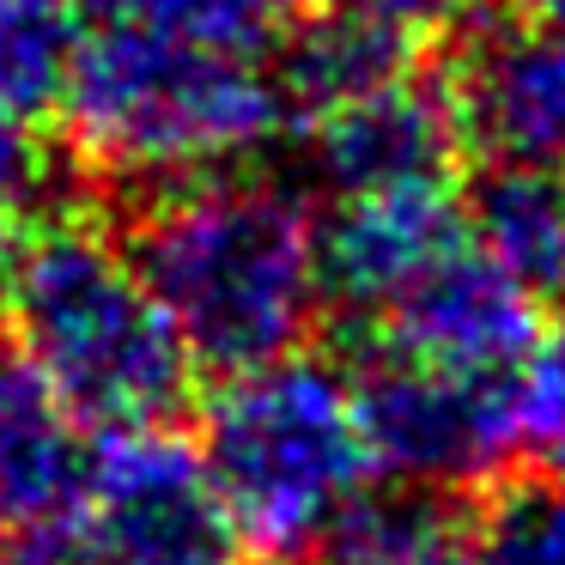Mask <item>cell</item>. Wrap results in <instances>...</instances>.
I'll return each instance as SVG.
<instances>
[{
	"instance_id": "9c48e42d",
	"label": "cell",
	"mask_w": 565,
	"mask_h": 565,
	"mask_svg": "<svg viewBox=\"0 0 565 565\" xmlns=\"http://www.w3.org/2000/svg\"><path fill=\"white\" fill-rule=\"evenodd\" d=\"M468 147L492 164H565V25H480L450 79Z\"/></svg>"
},
{
	"instance_id": "8992f818",
	"label": "cell",
	"mask_w": 565,
	"mask_h": 565,
	"mask_svg": "<svg viewBox=\"0 0 565 565\" xmlns=\"http://www.w3.org/2000/svg\"><path fill=\"white\" fill-rule=\"evenodd\" d=\"M347 383H353V414L371 468L390 475L395 487L462 492L492 480L516 450L511 377L426 365L402 347L371 341Z\"/></svg>"
},
{
	"instance_id": "277c9868",
	"label": "cell",
	"mask_w": 565,
	"mask_h": 565,
	"mask_svg": "<svg viewBox=\"0 0 565 565\" xmlns=\"http://www.w3.org/2000/svg\"><path fill=\"white\" fill-rule=\"evenodd\" d=\"M201 462L244 547L274 559L329 541L347 504L377 475L353 414V383L305 353L220 383L201 419Z\"/></svg>"
},
{
	"instance_id": "30bf717a",
	"label": "cell",
	"mask_w": 565,
	"mask_h": 565,
	"mask_svg": "<svg viewBox=\"0 0 565 565\" xmlns=\"http://www.w3.org/2000/svg\"><path fill=\"white\" fill-rule=\"evenodd\" d=\"M383 347L426 359V365L475 371V377H511L516 359L535 341V298L475 244V232L450 249L414 292L383 317Z\"/></svg>"
},
{
	"instance_id": "ffe728a7",
	"label": "cell",
	"mask_w": 565,
	"mask_h": 565,
	"mask_svg": "<svg viewBox=\"0 0 565 565\" xmlns=\"http://www.w3.org/2000/svg\"><path fill=\"white\" fill-rule=\"evenodd\" d=\"M329 13H347V19H365V25L390 31L402 43H431L444 31H462L468 19L480 13V0H322Z\"/></svg>"
},
{
	"instance_id": "5b68a950",
	"label": "cell",
	"mask_w": 565,
	"mask_h": 565,
	"mask_svg": "<svg viewBox=\"0 0 565 565\" xmlns=\"http://www.w3.org/2000/svg\"><path fill=\"white\" fill-rule=\"evenodd\" d=\"M74 529L92 565H237L244 535L213 487L201 444L171 426L104 431L86 456Z\"/></svg>"
},
{
	"instance_id": "8fae6325",
	"label": "cell",
	"mask_w": 565,
	"mask_h": 565,
	"mask_svg": "<svg viewBox=\"0 0 565 565\" xmlns=\"http://www.w3.org/2000/svg\"><path fill=\"white\" fill-rule=\"evenodd\" d=\"M86 456L67 402L13 347V334H0V535L74 516Z\"/></svg>"
},
{
	"instance_id": "7a4b0ae2",
	"label": "cell",
	"mask_w": 565,
	"mask_h": 565,
	"mask_svg": "<svg viewBox=\"0 0 565 565\" xmlns=\"http://www.w3.org/2000/svg\"><path fill=\"white\" fill-rule=\"evenodd\" d=\"M0 322L79 426H164L189 402L195 359L135 256L92 220L43 213L0 268Z\"/></svg>"
},
{
	"instance_id": "3957f363",
	"label": "cell",
	"mask_w": 565,
	"mask_h": 565,
	"mask_svg": "<svg viewBox=\"0 0 565 565\" xmlns=\"http://www.w3.org/2000/svg\"><path fill=\"white\" fill-rule=\"evenodd\" d=\"M62 110L74 147L98 171L164 189L256 159L292 122L262 62L189 50L159 31L86 13Z\"/></svg>"
},
{
	"instance_id": "ac0fdd59",
	"label": "cell",
	"mask_w": 565,
	"mask_h": 565,
	"mask_svg": "<svg viewBox=\"0 0 565 565\" xmlns=\"http://www.w3.org/2000/svg\"><path fill=\"white\" fill-rule=\"evenodd\" d=\"M511 426L516 450L547 480H565V317L535 329L529 353L511 371Z\"/></svg>"
},
{
	"instance_id": "2e32d148",
	"label": "cell",
	"mask_w": 565,
	"mask_h": 565,
	"mask_svg": "<svg viewBox=\"0 0 565 565\" xmlns=\"http://www.w3.org/2000/svg\"><path fill=\"white\" fill-rule=\"evenodd\" d=\"M79 50V0H0V110L50 116Z\"/></svg>"
},
{
	"instance_id": "6da1fadb",
	"label": "cell",
	"mask_w": 565,
	"mask_h": 565,
	"mask_svg": "<svg viewBox=\"0 0 565 565\" xmlns=\"http://www.w3.org/2000/svg\"><path fill=\"white\" fill-rule=\"evenodd\" d=\"M128 256L189 359L220 377L298 353L322 310L317 220L262 177L171 183L135 225Z\"/></svg>"
},
{
	"instance_id": "44dd1931",
	"label": "cell",
	"mask_w": 565,
	"mask_h": 565,
	"mask_svg": "<svg viewBox=\"0 0 565 565\" xmlns=\"http://www.w3.org/2000/svg\"><path fill=\"white\" fill-rule=\"evenodd\" d=\"M0 565H92V553L79 541L74 516H62V523L13 529V535L0 541Z\"/></svg>"
},
{
	"instance_id": "d6986e66",
	"label": "cell",
	"mask_w": 565,
	"mask_h": 565,
	"mask_svg": "<svg viewBox=\"0 0 565 565\" xmlns=\"http://www.w3.org/2000/svg\"><path fill=\"white\" fill-rule=\"evenodd\" d=\"M55 201V152L31 135L25 116L0 110V268L13 256L19 232L38 225Z\"/></svg>"
},
{
	"instance_id": "ba28073f",
	"label": "cell",
	"mask_w": 565,
	"mask_h": 565,
	"mask_svg": "<svg viewBox=\"0 0 565 565\" xmlns=\"http://www.w3.org/2000/svg\"><path fill=\"white\" fill-rule=\"evenodd\" d=\"M468 237L450 189H390V195H347L317 225L322 305H341L359 322H383L419 274H431Z\"/></svg>"
},
{
	"instance_id": "4fadbf2b",
	"label": "cell",
	"mask_w": 565,
	"mask_h": 565,
	"mask_svg": "<svg viewBox=\"0 0 565 565\" xmlns=\"http://www.w3.org/2000/svg\"><path fill=\"white\" fill-rule=\"evenodd\" d=\"M468 232L535 305L565 310V164H492Z\"/></svg>"
},
{
	"instance_id": "5bb4252c",
	"label": "cell",
	"mask_w": 565,
	"mask_h": 565,
	"mask_svg": "<svg viewBox=\"0 0 565 565\" xmlns=\"http://www.w3.org/2000/svg\"><path fill=\"white\" fill-rule=\"evenodd\" d=\"M322 547L329 565H475V523L450 492L365 487Z\"/></svg>"
},
{
	"instance_id": "603a6c76",
	"label": "cell",
	"mask_w": 565,
	"mask_h": 565,
	"mask_svg": "<svg viewBox=\"0 0 565 565\" xmlns=\"http://www.w3.org/2000/svg\"><path fill=\"white\" fill-rule=\"evenodd\" d=\"M280 565H292V559H280Z\"/></svg>"
},
{
	"instance_id": "9a60e30c",
	"label": "cell",
	"mask_w": 565,
	"mask_h": 565,
	"mask_svg": "<svg viewBox=\"0 0 565 565\" xmlns=\"http://www.w3.org/2000/svg\"><path fill=\"white\" fill-rule=\"evenodd\" d=\"M79 13L159 31V38L189 43V50L262 62L305 19V0H79Z\"/></svg>"
},
{
	"instance_id": "e0dca14e",
	"label": "cell",
	"mask_w": 565,
	"mask_h": 565,
	"mask_svg": "<svg viewBox=\"0 0 565 565\" xmlns=\"http://www.w3.org/2000/svg\"><path fill=\"white\" fill-rule=\"evenodd\" d=\"M475 565H565V480L504 487L475 523Z\"/></svg>"
},
{
	"instance_id": "7c38bea8",
	"label": "cell",
	"mask_w": 565,
	"mask_h": 565,
	"mask_svg": "<svg viewBox=\"0 0 565 565\" xmlns=\"http://www.w3.org/2000/svg\"><path fill=\"white\" fill-rule=\"evenodd\" d=\"M407 74H414V43L365 25V19L329 13V7L317 19H298L280 38V62H274V86L286 98V116H298V122L334 116Z\"/></svg>"
},
{
	"instance_id": "52a82bcc",
	"label": "cell",
	"mask_w": 565,
	"mask_h": 565,
	"mask_svg": "<svg viewBox=\"0 0 565 565\" xmlns=\"http://www.w3.org/2000/svg\"><path fill=\"white\" fill-rule=\"evenodd\" d=\"M462 152L468 128L456 92L414 74L310 122V177L334 201L390 195V189H450Z\"/></svg>"
},
{
	"instance_id": "7402d4cb",
	"label": "cell",
	"mask_w": 565,
	"mask_h": 565,
	"mask_svg": "<svg viewBox=\"0 0 565 565\" xmlns=\"http://www.w3.org/2000/svg\"><path fill=\"white\" fill-rule=\"evenodd\" d=\"M535 19H553V25H565V0H523Z\"/></svg>"
}]
</instances>
